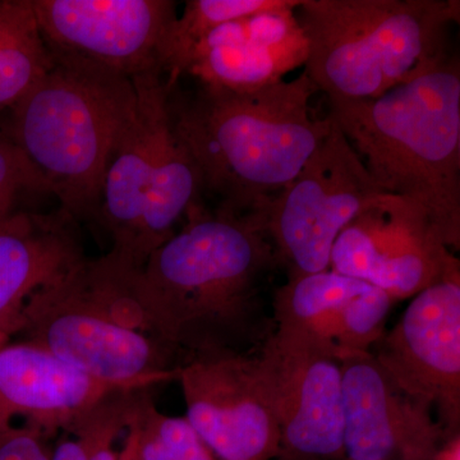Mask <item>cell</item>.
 I'll use <instances>...</instances> for the list:
<instances>
[{
	"mask_svg": "<svg viewBox=\"0 0 460 460\" xmlns=\"http://www.w3.org/2000/svg\"><path fill=\"white\" fill-rule=\"evenodd\" d=\"M184 219L137 270L100 257L111 311L162 341L180 365L208 350L261 349L275 330L263 287L278 260L259 217L208 210L201 199Z\"/></svg>",
	"mask_w": 460,
	"mask_h": 460,
	"instance_id": "cell-1",
	"label": "cell"
},
{
	"mask_svg": "<svg viewBox=\"0 0 460 460\" xmlns=\"http://www.w3.org/2000/svg\"><path fill=\"white\" fill-rule=\"evenodd\" d=\"M316 93L305 72L247 93L201 84L190 96L172 90L175 131L217 208L259 213L298 174L332 128L330 117L311 115Z\"/></svg>",
	"mask_w": 460,
	"mask_h": 460,
	"instance_id": "cell-2",
	"label": "cell"
},
{
	"mask_svg": "<svg viewBox=\"0 0 460 460\" xmlns=\"http://www.w3.org/2000/svg\"><path fill=\"white\" fill-rule=\"evenodd\" d=\"M330 115L381 192L419 205L445 246L460 248L458 57L376 99H329Z\"/></svg>",
	"mask_w": 460,
	"mask_h": 460,
	"instance_id": "cell-3",
	"label": "cell"
},
{
	"mask_svg": "<svg viewBox=\"0 0 460 460\" xmlns=\"http://www.w3.org/2000/svg\"><path fill=\"white\" fill-rule=\"evenodd\" d=\"M53 60L11 109L8 138L60 208L75 220H96L105 172L135 113L137 93L127 75L68 58Z\"/></svg>",
	"mask_w": 460,
	"mask_h": 460,
	"instance_id": "cell-4",
	"label": "cell"
},
{
	"mask_svg": "<svg viewBox=\"0 0 460 460\" xmlns=\"http://www.w3.org/2000/svg\"><path fill=\"white\" fill-rule=\"evenodd\" d=\"M305 74L328 99L384 95L443 62L458 0H301Z\"/></svg>",
	"mask_w": 460,
	"mask_h": 460,
	"instance_id": "cell-5",
	"label": "cell"
},
{
	"mask_svg": "<svg viewBox=\"0 0 460 460\" xmlns=\"http://www.w3.org/2000/svg\"><path fill=\"white\" fill-rule=\"evenodd\" d=\"M123 389L177 380L180 358L153 335L120 323L91 279L87 257L27 301L13 338Z\"/></svg>",
	"mask_w": 460,
	"mask_h": 460,
	"instance_id": "cell-6",
	"label": "cell"
},
{
	"mask_svg": "<svg viewBox=\"0 0 460 460\" xmlns=\"http://www.w3.org/2000/svg\"><path fill=\"white\" fill-rule=\"evenodd\" d=\"M380 193L332 119L328 136L298 174L255 214L287 278L301 277L329 270L339 234Z\"/></svg>",
	"mask_w": 460,
	"mask_h": 460,
	"instance_id": "cell-7",
	"label": "cell"
},
{
	"mask_svg": "<svg viewBox=\"0 0 460 460\" xmlns=\"http://www.w3.org/2000/svg\"><path fill=\"white\" fill-rule=\"evenodd\" d=\"M186 419L217 460H275L279 425L274 368L256 352L208 350L186 357L178 377Z\"/></svg>",
	"mask_w": 460,
	"mask_h": 460,
	"instance_id": "cell-8",
	"label": "cell"
},
{
	"mask_svg": "<svg viewBox=\"0 0 460 460\" xmlns=\"http://www.w3.org/2000/svg\"><path fill=\"white\" fill-rule=\"evenodd\" d=\"M330 270L366 281L399 301L459 277L460 262L419 205L383 192L339 234Z\"/></svg>",
	"mask_w": 460,
	"mask_h": 460,
	"instance_id": "cell-9",
	"label": "cell"
},
{
	"mask_svg": "<svg viewBox=\"0 0 460 460\" xmlns=\"http://www.w3.org/2000/svg\"><path fill=\"white\" fill-rule=\"evenodd\" d=\"M389 377L434 411L445 432L460 426V275L414 296L371 349Z\"/></svg>",
	"mask_w": 460,
	"mask_h": 460,
	"instance_id": "cell-10",
	"label": "cell"
},
{
	"mask_svg": "<svg viewBox=\"0 0 460 460\" xmlns=\"http://www.w3.org/2000/svg\"><path fill=\"white\" fill-rule=\"evenodd\" d=\"M32 7L51 56L131 78L162 71L160 49L177 18L171 0H32Z\"/></svg>",
	"mask_w": 460,
	"mask_h": 460,
	"instance_id": "cell-11",
	"label": "cell"
},
{
	"mask_svg": "<svg viewBox=\"0 0 460 460\" xmlns=\"http://www.w3.org/2000/svg\"><path fill=\"white\" fill-rule=\"evenodd\" d=\"M341 386L347 460H434L453 438L428 405L396 385L371 352L341 361Z\"/></svg>",
	"mask_w": 460,
	"mask_h": 460,
	"instance_id": "cell-12",
	"label": "cell"
},
{
	"mask_svg": "<svg viewBox=\"0 0 460 460\" xmlns=\"http://www.w3.org/2000/svg\"><path fill=\"white\" fill-rule=\"evenodd\" d=\"M265 345L274 368L279 425L275 460H347L341 362L274 334Z\"/></svg>",
	"mask_w": 460,
	"mask_h": 460,
	"instance_id": "cell-13",
	"label": "cell"
},
{
	"mask_svg": "<svg viewBox=\"0 0 460 460\" xmlns=\"http://www.w3.org/2000/svg\"><path fill=\"white\" fill-rule=\"evenodd\" d=\"M299 3L281 0L277 7L217 27L190 54L184 74L206 86L238 93L281 83L308 57L296 16Z\"/></svg>",
	"mask_w": 460,
	"mask_h": 460,
	"instance_id": "cell-14",
	"label": "cell"
},
{
	"mask_svg": "<svg viewBox=\"0 0 460 460\" xmlns=\"http://www.w3.org/2000/svg\"><path fill=\"white\" fill-rule=\"evenodd\" d=\"M137 104L118 142L102 183L96 222L111 241L108 255L137 270L136 252L155 172L160 133L171 115L172 87L162 71L132 77Z\"/></svg>",
	"mask_w": 460,
	"mask_h": 460,
	"instance_id": "cell-15",
	"label": "cell"
},
{
	"mask_svg": "<svg viewBox=\"0 0 460 460\" xmlns=\"http://www.w3.org/2000/svg\"><path fill=\"white\" fill-rule=\"evenodd\" d=\"M118 390L131 389L87 376L31 341L0 344V429L23 419L50 438Z\"/></svg>",
	"mask_w": 460,
	"mask_h": 460,
	"instance_id": "cell-16",
	"label": "cell"
},
{
	"mask_svg": "<svg viewBox=\"0 0 460 460\" xmlns=\"http://www.w3.org/2000/svg\"><path fill=\"white\" fill-rule=\"evenodd\" d=\"M84 259L77 220L63 208L18 211L0 224V344L13 338L27 301Z\"/></svg>",
	"mask_w": 460,
	"mask_h": 460,
	"instance_id": "cell-17",
	"label": "cell"
},
{
	"mask_svg": "<svg viewBox=\"0 0 460 460\" xmlns=\"http://www.w3.org/2000/svg\"><path fill=\"white\" fill-rule=\"evenodd\" d=\"M368 286L330 269L287 278L271 302L274 335L310 345L338 358L334 337L339 317L348 302Z\"/></svg>",
	"mask_w": 460,
	"mask_h": 460,
	"instance_id": "cell-18",
	"label": "cell"
},
{
	"mask_svg": "<svg viewBox=\"0 0 460 460\" xmlns=\"http://www.w3.org/2000/svg\"><path fill=\"white\" fill-rule=\"evenodd\" d=\"M53 63L32 0H0V111L13 108Z\"/></svg>",
	"mask_w": 460,
	"mask_h": 460,
	"instance_id": "cell-19",
	"label": "cell"
},
{
	"mask_svg": "<svg viewBox=\"0 0 460 460\" xmlns=\"http://www.w3.org/2000/svg\"><path fill=\"white\" fill-rule=\"evenodd\" d=\"M141 392L118 390L66 423L50 447V460H119V441L128 431Z\"/></svg>",
	"mask_w": 460,
	"mask_h": 460,
	"instance_id": "cell-20",
	"label": "cell"
},
{
	"mask_svg": "<svg viewBox=\"0 0 460 460\" xmlns=\"http://www.w3.org/2000/svg\"><path fill=\"white\" fill-rule=\"evenodd\" d=\"M281 0H190L166 32L159 54V65L168 83L177 84L190 54L217 27L274 8Z\"/></svg>",
	"mask_w": 460,
	"mask_h": 460,
	"instance_id": "cell-21",
	"label": "cell"
},
{
	"mask_svg": "<svg viewBox=\"0 0 460 460\" xmlns=\"http://www.w3.org/2000/svg\"><path fill=\"white\" fill-rule=\"evenodd\" d=\"M151 389L142 390L131 429L138 460H217L186 417L157 410Z\"/></svg>",
	"mask_w": 460,
	"mask_h": 460,
	"instance_id": "cell-22",
	"label": "cell"
},
{
	"mask_svg": "<svg viewBox=\"0 0 460 460\" xmlns=\"http://www.w3.org/2000/svg\"><path fill=\"white\" fill-rule=\"evenodd\" d=\"M394 302L371 284L348 302L335 330L334 347L339 361L354 354L371 352L385 334L387 317Z\"/></svg>",
	"mask_w": 460,
	"mask_h": 460,
	"instance_id": "cell-23",
	"label": "cell"
},
{
	"mask_svg": "<svg viewBox=\"0 0 460 460\" xmlns=\"http://www.w3.org/2000/svg\"><path fill=\"white\" fill-rule=\"evenodd\" d=\"M26 195H50L47 183L8 136L0 135V224L18 213Z\"/></svg>",
	"mask_w": 460,
	"mask_h": 460,
	"instance_id": "cell-24",
	"label": "cell"
},
{
	"mask_svg": "<svg viewBox=\"0 0 460 460\" xmlns=\"http://www.w3.org/2000/svg\"><path fill=\"white\" fill-rule=\"evenodd\" d=\"M48 440L44 432L25 423L0 429V460H50Z\"/></svg>",
	"mask_w": 460,
	"mask_h": 460,
	"instance_id": "cell-25",
	"label": "cell"
},
{
	"mask_svg": "<svg viewBox=\"0 0 460 460\" xmlns=\"http://www.w3.org/2000/svg\"><path fill=\"white\" fill-rule=\"evenodd\" d=\"M434 460H460V435L447 438Z\"/></svg>",
	"mask_w": 460,
	"mask_h": 460,
	"instance_id": "cell-26",
	"label": "cell"
},
{
	"mask_svg": "<svg viewBox=\"0 0 460 460\" xmlns=\"http://www.w3.org/2000/svg\"><path fill=\"white\" fill-rule=\"evenodd\" d=\"M119 460H138L137 454H136L135 436L129 428L123 438Z\"/></svg>",
	"mask_w": 460,
	"mask_h": 460,
	"instance_id": "cell-27",
	"label": "cell"
}]
</instances>
